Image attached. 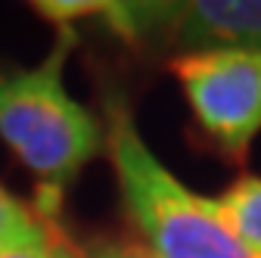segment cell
Wrapping results in <instances>:
<instances>
[{"instance_id": "277c9868", "label": "cell", "mask_w": 261, "mask_h": 258, "mask_svg": "<svg viewBox=\"0 0 261 258\" xmlns=\"http://www.w3.org/2000/svg\"><path fill=\"white\" fill-rule=\"evenodd\" d=\"M100 19L127 41H155L180 53H261V0H184V4H103Z\"/></svg>"}, {"instance_id": "52a82bcc", "label": "cell", "mask_w": 261, "mask_h": 258, "mask_svg": "<svg viewBox=\"0 0 261 258\" xmlns=\"http://www.w3.org/2000/svg\"><path fill=\"white\" fill-rule=\"evenodd\" d=\"M35 10L44 19L56 22V28H72V22L81 16H100L103 4L100 0H44V4H35Z\"/></svg>"}, {"instance_id": "5b68a950", "label": "cell", "mask_w": 261, "mask_h": 258, "mask_svg": "<svg viewBox=\"0 0 261 258\" xmlns=\"http://www.w3.org/2000/svg\"><path fill=\"white\" fill-rule=\"evenodd\" d=\"M215 202L243 246L261 258V177L246 174L233 180Z\"/></svg>"}, {"instance_id": "8992f818", "label": "cell", "mask_w": 261, "mask_h": 258, "mask_svg": "<svg viewBox=\"0 0 261 258\" xmlns=\"http://www.w3.org/2000/svg\"><path fill=\"white\" fill-rule=\"evenodd\" d=\"M53 237V224L19 202L7 187L0 184V249H16V246H47Z\"/></svg>"}, {"instance_id": "ba28073f", "label": "cell", "mask_w": 261, "mask_h": 258, "mask_svg": "<svg viewBox=\"0 0 261 258\" xmlns=\"http://www.w3.org/2000/svg\"><path fill=\"white\" fill-rule=\"evenodd\" d=\"M0 258H72V243L53 227V237H50L47 246H16V249H0Z\"/></svg>"}, {"instance_id": "9c48e42d", "label": "cell", "mask_w": 261, "mask_h": 258, "mask_svg": "<svg viewBox=\"0 0 261 258\" xmlns=\"http://www.w3.org/2000/svg\"><path fill=\"white\" fill-rule=\"evenodd\" d=\"M72 258H155L143 243H103L93 249L72 246Z\"/></svg>"}, {"instance_id": "6da1fadb", "label": "cell", "mask_w": 261, "mask_h": 258, "mask_svg": "<svg viewBox=\"0 0 261 258\" xmlns=\"http://www.w3.org/2000/svg\"><path fill=\"white\" fill-rule=\"evenodd\" d=\"M75 28H59L50 53L28 69L0 72V140L41 184V215L50 221L81 168L106 152V127L65 87Z\"/></svg>"}, {"instance_id": "7a4b0ae2", "label": "cell", "mask_w": 261, "mask_h": 258, "mask_svg": "<svg viewBox=\"0 0 261 258\" xmlns=\"http://www.w3.org/2000/svg\"><path fill=\"white\" fill-rule=\"evenodd\" d=\"M103 127L121 205L155 258H258L215 199L193 193L159 162L121 93H106Z\"/></svg>"}, {"instance_id": "3957f363", "label": "cell", "mask_w": 261, "mask_h": 258, "mask_svg": "<svg viewBox=\"0 0 261 258\" xmlns=\"http://www.w3.org/2000/svg\"><path fill=\"white\" fill-rule=\"evenodd\" d=\"M171 72L196 124L230 162H246L249 146L261 131V53H177L171 59Z\"/></svg>"}]
</instances>
